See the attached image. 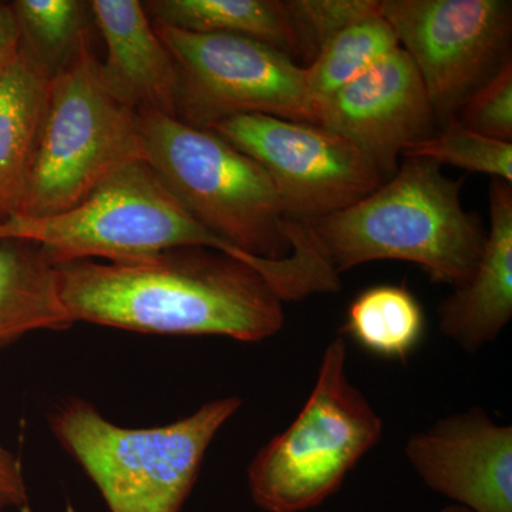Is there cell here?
I'll return each instance as SVG.
<instances>
[{
  "mask_svg": "<svg viewBox=\"0 0 512 512\" xmlns=\"http://www.w3.org/2000/svg\"><path fill=\"white\" fill-rule=\"evenodd\" d=\"M60 299L76 323L157 335H215L261 342L285 322L284 301L248 265L202 247L130 262L56 266Z\"/></svg>",
  "mask_w": 512,
  "mask_h": 512,
  "instance_id": "1",
  "label": "cell"
},
{
  "mask_svg": "<svg viewBox=\"0 0 512 512\" xmlns=\"http://www.w3.org/2000/svg\"><path fill=\"white\" fill-rule=\"evenodd\" d=\"M463 183L434 161L404 157L365 200L305 225L338 275L390 259L458 288L476 272L487 238L480 218L463 207Z\"/></svg>",
  "mask_w": 512,
  "mask_h": 512,
  "instance_id": "2",
  "label": "cell"
},
{
  "mask_svg": "<svg viewBox=\"0 0 512 512\" xmlns=\"http://www.w3.org/2000/svg\"><path fill=\"white\" fill-rule=\"evenodd\" d=\"M241 404L238 397H224L167 426L127 429L92 404L70 399L49 423L110 512H181L208 447Z\"/></svg>",
  "mask_w": 512,
  "mask_h": 512,
  "instance_id": "3",
  "label": "cell"
},
{
  "mask_svg": "<svg viewBox=\"0 0 512 512\" xmlns=\"http://www.w3.org/2000/svg\"><path fill=\"white\" fill-rule=\"evenodd\" d=\"M143 158L202 227L245 254H292V222L271 178L217 133L138 111Z\"/></svg>",
  "mask_w": 512,
  "mask_h": 512,
  "instance_id": "4",
  "label": "cell"
},
{
  "mask_svg": "<svg viewBox=\"0 0 512 512\" xmlns=\"http://www.w3.org/2000/svg\"><path fill=\"white\" fill-rule=\"evenodd\" d=\"M10 238L35 242L55 266L94 258L141 261L183 247L244 262L251 256L202 227L144 160L123 165L72 210L0 222V239Z\"/></svg>",
  "mask_w": 512,
  "mask_h": 512,
  "instance_id": "5",
  "label": "cell"
},
{
  "mask_svg": "<svg viewBox=\"0 0 512 512\" xmlns=\"http://www.w3.org/2000/svg\"><path fill=\"white\" fill-rule=\"evenodd\" d=\"M343 336L323 353L315 387L291 426L248 467L252 500L265 512H303L338 493L380 441L383 421L346 372Z\"/></svg>",
  "mask_w": 512,
  "mask_h": 512,
  "instance_id": "6",
  "label": "cell"
},
{
  "mask_svg": "<svg viewBox=\"0 0 512 512\" xmlns=\"http://www.w3.org/2000/svg\"><path fill=\"white\" fill-rule=\"evenodd\" d=\"M136 160H144L138 111L110 92L101 62L83 36L52 76L35 170L19 217L72 210Z\"/></svg>",
  "mask_w": 512,
  "mask_h": 512,
  "instance_id": "7",
  "label": "cell"
},
{
  "mask_svg": "<svg viewBox=\"0 0 512 512\" xmlns=\"http://www.w3.org/2000/svg\"><path fill=\"white\" fill-rule=\"evenodd\" d=\"M154 28L177 64V119L201 130L238 116L319 126L305 67L281 50L244 36Z\"/></svg>",
  "mask_w": 512,
  "mask_h": 512,
  "instance_id": "8",
  "label": "cell"
},
{
  "mask_svg": "<svg viewBox=\"0 0 512 512\" xmlns=\"http://www.w3.org/2000/svg\"><path fill=\"white\" fill-rule=\"evenodd\" d=\"M382 16L419 72L437 126L512 60L510 0H382Z\"/></svg>",
  "mask_w": 512,
  "mask_h": 512,
  "instance_id": "9",
  "label": "cell"
},
{
  "mask_svg": "<svg viewBox=\"0 0 512 512\" xmlns=\"http://www.w3.org/2000/svg\"><path fill=\"white\" fill-rule=\"evenodd\" d=\"M207 130L264 168L291 221L306 224L345 210L386 181L359 148L316 124L238 116Z\"/></svg>",
  "mask_w": 512,
  "mask_h": 512,
  "instance_id": "10",
  "label": "cell"
},
{
  "mask_svg": "<svg viewBox=\"0 0 512 512\" xmlns=\"http://www.w3.org/2000/svg\"><path fill=\"white\" fill-rule=\"evenodd\" d=\"M319 126L359 148L384 178L396 173L404 151L437 133L420 74L402 47L320 101Z\"/></svg>",
  "mask_w": 512,
  "mask_h": 512,
  "instance_id": "11",
  "label": "cell"
},
{
  "mask_svg": "<svg viewBox=\"0 0 512 512\" xmlns=\"http://www.w3.org/2000/svg\"><path fill=\"white\" fill-rule=\"evenodd\" d=\"M423 483L471 512H512V427L481 409L437 421L404 448Z\"/></svg>",
  "mask_w": 512,
  "mask_h": 512,
  "instance_id": "12",
  "label": "cell"
},
{
  "mask_svg": "<svg viewBox=\"0 0 512 512\" xmlns=\"http://www.w3.org/2000/svg\"><path fill=\"white\" fill-rule=\"evenodd\" d=\"M89 5L107 46L101 76L110 92L136 111L177 117V64L143 3L93 0Z\"/></svg>",
  "mask_w": 512,
  "mask_h": 512,
  "instance_id": "13",
  "label": "cell"
},
{
  "mask_svg": "<svg viewBox=\"0 0 512 512\" xmlns=\"http://www.w3.org/2000/svg\"><path fill=\"white\" fill-rule=\"evenodd\" d=\"M488 198L490 229L480 264L437 309L441 333L467 352L497 339L512 318V185L493 178Z\"/></svg>",
  "mask_w": 512,
  "mask_h": 512,
  "instance_id": "14",
  "label": "cell"
},
{
  "mask_svg": "<svg viewBox=\"0 0 512 512\" xmlns=\"http://www.w3.org/2000/svg\"><path fill=\"white\" fill-rule=\"evenodd\" d=\"M52 72L20 43L0 79V222L22 211L49 106Z\"/></svg>",
  "mask_w": 512,
  "mask_h": 512,
  "instance_id": "15",
  "label": "cell"
},
{
  "mask_svg": "<svg viewBox=\"0 0 512 512\" xmlns=\"http://www.w3.org/2000/svg\"><path fill=\"white\" fill-rule=\"evenodd\" d=\"M56 266L26 239H0V348L35 330L72 328Z\"/></svg>",
  "mask_w": 512,
  "mask_h": 512,
  "instance_id": "16",
  "label": "cell"
},
{
  "mask_svg": "<svg viewBox=\"0 0 512 512\" xmlns=\"http://www.w3.org/2000/svg\"><path fill=\"white\" fill-rule=\"evenodd\" d=\"M143 5L154 25L249 37L301 59L284 0H153Z\"/></svg>",
  "mask_w": 512,
  "mask_h": 512,
  "instance_id": "17",
  "label": "cell"
},
{
  "mask_svg": "<svg viewBox=\"0 0 512 512\" xmlns=\"http://www.w3.org/2000/svg\"><path fill=\"white\" fill-rule=\"evenodd\" d=\"M424 312L406 286L379 285L357 295L343 332L384 359L404 360L424 335Z\"/></svg>",
  "mask_w": 512,
  "mask_h": 512,
  "instance_id": "18",
  "label": "cell"
},
{
  "mask_svg": "<svg viewBox=\"0 0 512 512\" xmlns=\"http://www.w3.org/2000/svg\"><path fill=\"white\" fill-rule=\"evenodd\" d=\"M396 33L382 15L356 23L329 40L305 67L313 99L320 101L338 92L396 50Z\"/></svg>",
  "mask_w": 512,
  "mask_h": 512,
  "instance_id": "19",
  "label": "cell"
},
{
  "mask_svg": "<svg viewBox=\"0 0 512 512\" xmlns=\"http://www.w3.org/2000/svg\"><path fill=\"white\" fill-rule=\"evenodd\" d=\"M26 47L55 74L73 55L84 33V3L77 0H16L10 3Z\"/></svg>",
  "mask_w": 512,
  "mask_h": 512,
  "instance_id": "20",
  "label": "cell"
},
{
  "mask_svg": "<svg viewBox=\"0 0 512 512\" xmlns=\"http://www.w3.org/2000/svg\"><path fill=\"white\" fill-rule=\"evenodd\" d=\"M403 157L427 158L439 165H451L512 183V143L481 136L456 119L441 127L429 140L404 151Z\"/></svg>",
  "mask_w": 512,
  "mask_h": 512,
  "instance_id": "21",
  "label": "cell"
},
{
  "mask_svg": "<svg viewBox=\"0 0 512 512\" xmlns=\"http://www.w3.org/2000/svg\"><path fill=\"white\" fill-rule=\"evenodd\" d=\"M306 66L343 30L382 15V0H284Z\"/></svg>",
  "mask_w": 512,
  "mask_h": 512,
  "instance_id": "22",
  "label": "cell"
},
{
  "mask_svg": "<svg viewBox=\"0 0 512 512\" xmlns=\"http://www.w3.org/2000/svg\"><path fill=\"white\" fill-rule=\"evenodd\" d=\"M456 120L481 136L512 143V60L468 97Z\"/></svg>",
  "mask_w": 512,
  "mask_h": 512,
  "instance_id": "23",
  "label": "cell"
},
{
  "mask_svg": "<svg viewBox=\"0 0 512 512\" xmlns=\"http://www.w3.org/2000/svg\"><path fill=\"white\" fill-rule=\"evenodd\" d=\"M28 507V490L15 454L0 444V511Z\"/></svg>",
  "mask_w": 512,
  "mask_h": 512,
  "instance_id": "24",
  "label": "cell"
},
{
  "mask_svg": "<svg viewBox=\"0 0 512 512\" xmlns=\"http://www.w3.org/2000/svg\"><path fill=\"white\" fill-rule=\"evenodd\" d=\"M22 36L10 3L0 2V79L18 56Z\"/></svg>",
  "mask_w": 512,
  "mask_h": 512,
  "instance_id": "25",
  "label": "cell"
},
{
  "mask_svg": "<svg viewBox=\"0 0 512 512\" xmlns=\"http://www.w3.org/2000/svg\"><path fill=\"white\" fill-rule=\"evenodd\" d=\"M440 512H471L468 511L467 508L460 507V505H450V507L444 508Z\"/></svg>",
  "mask_w": 512,
  "mask_h": 512,
  "instance_id": "26",
  "label": "cell"
}]
</instances>
